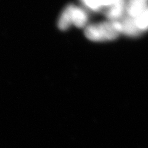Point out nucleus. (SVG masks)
Wrapping results in <instances>:
<instances>
[{"mask_svg":"<svg viewBox=\"0 0 148 148\" xmlns=\"http://www.w3.org/2000/svg\"><path fill=\"white\" fill-rule=\"evenodd\" d=\"M122 34L120 21L103 22L87 25L85 29L86 38L94 42L113 41Z\"/></svg>","mask_w":148,"mask_h":148,"instance_id":"nucleus-1","label":"nucleus"},{"mask_svg":"<svg viewBox=\"0 0 148 148\" xmlns=\"http://www.w3.org/2000/svg\"><path fill=\"white\" fill-rule=\"evenodd\" d=\"M138 30L142 34L148 31V6L136 18H133Z\"/></svg>","mask_w":148,"mask_h":148,"instance_id":"nucleus-7","label":"nucleus"},{"mask_svg":"<svg viewBox=\"0 0 148 148\" xmlns=\"http://www.w3.org/2000/svg\"><path fill=\"white\" fill-rule=\"evenodd\" d=\"M148 6V2L144 0H129L126 3L125 13L128 17L136 18Z\"/></svg>","mask_w":148,"mask_h":148,"instance_id":"nucleus-4","label":"nucleus"},{"mask_svg":"<svg viewBox=\"0 0 148 148\" xmlns=\"http://www.w3.org/2000/svg\"><path fill=\"white\" fill-rule=\"evenodd\" d=\"M89 21V15L82 8L73 5L72 11V24L77 28L86 27Z\"/></svg>","mask_w":148,"mask_h":148,"instance_id":"nucleus-3","label":"nucleus"},{"mask_svg":"<svg viewBox=\"0 0 148 148\" xmlns=\"http://www.w3.org/2000/svg\"><path fill=\"white\" fill-rule=\"evenodd\" d=\"M126 3L125 0H117L110 6L106 9L105 15L109 21H120L125 13Z\"/></svg>","mask_w":148,"mask_h":148,"instance_id":"nucleus-2","label":"nucleus"},{"mask_svg":"<svg viewBox=\"0 0 148 148\" xmlns=\"http://www.w3.org/2000/svg\"><path fill=\"white\" fill-rule=\"evenodd\" d=\"M74 4H69L64 8L58 21V26L61 30H66L72 25V11Z\"/></svg>","mask_w":148,"mask_h":148,"instance_id":"nucleus-6","label":"nucleus"},{"mask_svg":"<svg viewBox=\"0 0 148 148\" xmlns=\"http://www.w3.org/2000/svg\"><path fill=\"white\" fill-rule=\"evenodd\" d=\"M144 1H146V2H148V0H144Z\"/></svg>","mask_w":148,"mask_h":148,"instance_id":"nucleus-9","label":"nucleus"},{"mask_svg":"<svg viewBox=\"0 0 148 148\" xmlns=\"http://www.w3.org/2000/svg\"><path fill=\"white\" fill-rule=\"evenodd\" d=\"M120 22L122 24V34L131 38H136L141 35L137 29L133 18L126 16L122 18Z\"/></svg>","mask_w":148,"mask_h":148,"instance_id":"nucleus-5","label":"nucleus"},{"mask_svg":"<svg viewBox=\"0 0 148 148\" xmlns=\"http://www.w3.org/2000/svg\"><path fill=\"white\" fill-rule=\"evenodd\" d=\"M80 1L83 6L91 11L98 12L103 9L99 0H80Z\"/></svg>","mask_w":148,"mask_h":148,"instance_id":"nucleus-8","label":"nucleus"}]
</instances>
